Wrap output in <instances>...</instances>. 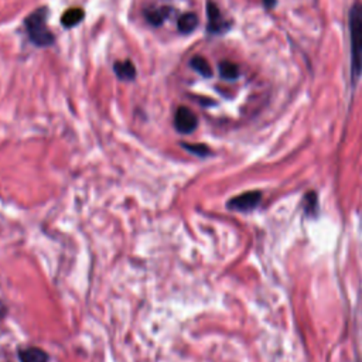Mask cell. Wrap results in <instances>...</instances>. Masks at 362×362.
Instances as JSON below:
<instances>
[{
    "label": "cell",
    "mask_w": 362,
    "mask_h": 362,
    "mask_svg": "<svg viewBox=\"0 0 362 362\" xmlns=\"http://www.w3.org/2000/svg\"><path fill=\"white\" fill-rule=\"evenodd\" d=\"M197 126H198V119L191 109H189L186 106H180L175 110L174 128L178 133H181V135L193 133L197 129Z\"/></svg>",
    "instance_id": "3957f363"
},
{
    "label": "cell",
    "mask_w": 362,
    "mask_h": 362,
    "mask_svg": "<svg viewBox=\"0 0 362 362\" xmlns=\"http://www.w3.org/2000/svg\"><path fill=\"white\" fill-rule=\"evenodd\" d=\"M351 33V73L354 81L362 74V3H355L349 10Z\"/></svg>",
    "instance_id": "6da1fadb"
},
{
    "label": "cell",
    "mask_w": 362,
    "mask_h": 362,
    "mask_svg": "<svg viewBox=\"0 0 362 362\" xmlns=\"http://www.w3.org/2000/svg\"><path fill=\"white\" fill-rule=\"evenodd\" d=\"M19 358L22 362H48V355L36 347H29L19 351Z\"/></svg>",
    "instance_id": "52a82bcc"
},
{
    "label": "cell",
    "mask_w": 362,
    "mask_h": 362,
    "mask_svg": "<svg viewBox=\"0 0 362 362\" xmlns=\"http://www.w3.org/2000/svg\"><path fill=\"white\" fill-rule=\"evenodd\" d=\"M6 313H8L6 306L2 303V301H0V320H3L6 317Z\"/></svg>",
    "instance_id": "5bb4252c"
},
{
    "label": "cell",
    "mask_w": 362,
    "mask_h": 362,
    "mask_svg": "<svg viewBox=\"0 0 362 362\" xmlns=\"http://www.w3.org/2000/svg\"><path fill=\"white\" fill-rule=\"evenodd\" d=\"M262 194L259 191H248L233 197L228 203V208L232 211H251L261 203Z\"/></svg>",
    "instance_id": "277c9868"
},
{
    "label": "cell",
    "mask_w": 362,
    "mask_h": 362,
    "mask_svg": "<svg viewBox=\"0 0 362 362\" xmlns=\"http://www.w3.org/2000/svg\"><path fill=\"white\" fill-rule=\"evenodd\" d=\"M29 38L37 47H50L54 44V36L47 27V9H37L26 19Z\"/></svg>",
    "instance_id": "7a4b0ae2"
},
{
    "label": "cell",
    "mask_w": 362,
    "mask_h": 362,
    "mask_svg": "<svg viewBox=\"0 0 362 362\" xmlns=\"http://www.w3.org/2000/svg\"><path fill=\"white\" fill-rule=\"evenodd\" d=\"M168 12L170 9L168 8H161V9H154V10H147L145 13L146 16V20L154 26V27H159L164 23V20L168 17Z\"/></svg>",
    "instance_id": "9c48e42d"
},
{
    "label": "cell",
    "mask_w": 362,
    "mask_h": 362,
    "mask_svg": "<svg viewBox=\"0 0 362 362\" xmlns=\"http://www.w3.org/2000/svg\"><path fill=\"white\" fill-rule=\"evenodd\" d=\"M190 66L194 71H197L200 75H203L204 78H210L212 77V70H211V66L210 63L207 61L205 58L203 57H194L191 61H190Z\"/></svg>",
    "instance_id": "8fae6325"
},
{
    "label": "cell",
    "mask_w": 362,
    "mask_h": 362,
    "mask_svg": "<svg viewBox=\"0 0 362 362\" xmlns=\"http://www.w3.org/2000/svg\"><path fill=\"white\" fill-rule=\"evenodd\" d=\"M207 15H208V31L211 34H222L228 29L226 20L222 17L218 6L212 2L207 3Z\"/></svg>",
    "instance_id": "5b68a950"
},
{
    "label": "cell",
    "mask_w": 362,
    "mask_h": 362,
    "mask_svg": "<svg viewBox=\"0 0 362 362\" xmlns=\"http://www.w3.org/2000/svg\"><path fill=\"white\" fill-rule=\"evenodd\" d=\"M113 71L120 81H132L136 77V68L131 59H126V61H116L113 66Z\"/></svg>",
    "instance_id": "8992f818"
},
{
    "label": "cell",
    "mask_w": 362,
    "mask_h": 362,
    "mask_svg": "<svg viewBox=\"0 0 362 362\" xmlns=\"http://www.w3.org/2000/svg\"><path fill=\"white\" fill-rule=\"evenodd\" d=\"M219 74L224 80H236L238 75H239V70H238V66L231 63V61H222L219 64Z\"/></svg>",
    "instance_id": "7c38bea8"
},
{
    "label": "cell",
    "mask_w": 362,
    "mask_h": 362,
    "mask_svg": "<svg viewBox=\"0 0 362 362\" xmlns=\"http://www.w3.org/2000/svg\"><path fill=\"white\" fill-rule=\"evenodd\" d=\"M84 17H85V15H84V12L81 9H70L61 17V23H63L64 27L71 29V27L80 24Z\"/></svg>",
    "instance_id": "30bf717a"
},
{
    "label": "cell",
    "mask_w": 362,
    "mask_h": 362,
    "mask_svg": "<svg viewBox=\"0 0 362 362\" xmlns=\"http://www.w3.org/2000/svg\"><path fill=\"white\" fill-rule=\"evenodd\" d=\"M181 146H183L187 152L196 154V156H200V157H205L210 154V149L204 145H190V143H181Z\"/></svg>",
    "instance_id": "4fadbf2b"
},
{
    "label": "cell",
    "mask_w": 362,
    "mask_h": 362,
    "mask_svg": "<svg viewBox=\"0 0 362 362\" xmlns=\"http://www.w3.org/2000/svg\"><path fill=\"white\" fill-rule=\"evenodd\" d=\"M198 24V19L194 13H187V15H183L178 22H177V29L180 33H184V34H189L191 31L196 30Z\"/></svg>",
    "instance_id": "ba28073f"
},
{
    "label": "cell",
    "mask_w": 362,
    "mask_h": 362,
    "mask_svg": "<svg viewBox=\"0 0 362 362\" xmlns=\"http://www.w3.org/2000/svg\"><path fill=\"white\" fill-rule=\"evenodd\" d=\"M263 3H265L266 6H269V8H270V6H273V5H275V0H263Z\"/></svg>",
    "instance_id": "9a60e30c"
}]
</instances>
